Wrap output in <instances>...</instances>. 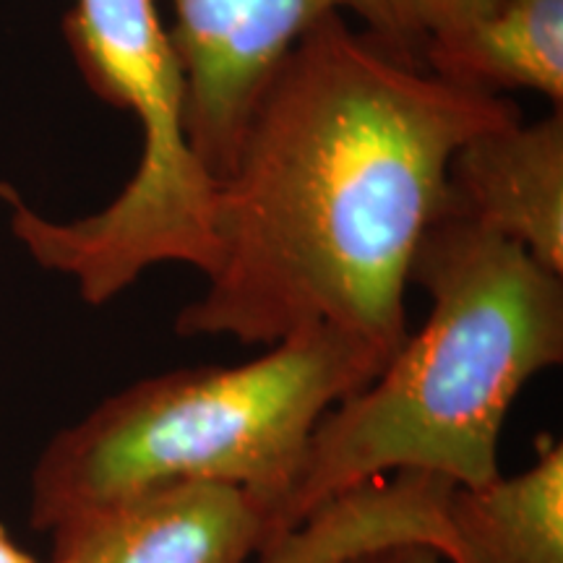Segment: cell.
I'll return each instance as SVG.
<instances>
[{"label": "cell", "mask_w": 563, "mask_h": 563, "mask_svg": "<svg viewBox=\"0 0 563 563\" xmlns=\"http://www.w3.org/2000/svg\"><path fill=\"white\" fill-rule=\"evenodd\" d=\"M517 118L506 97L439 79L342 13L319 21L269 74L217 178V258L175 332L272 347L334 327L397 355L452 157Z\"/></svg>", "instance_id": "obj_1"}, {"label": "cell", "mask_w": 563, "mask_h": 563, "mask_svg": "<svg viewBox=\"0 0 563 563\" xmlns=\"http://www.w3.org/2000/svg\"><path fill=\"white\" fill-rule=\"evenodd\" d=\"M410 282L431 298L428 321L373 382L323 415L266 543L376 477L485 485L501 475L506 412L530 378L563 361V277L446 209L422 235Z\"/></svg>", "instance_id": "obj_2"}, {"label": "cell", "mask_w": 563, "mask_h": 563, "mask_svg": "<svg viewBox=\"0 0 563 563\" xmlns=\"http://www.w3.org/2000/svg\"><path fill=\"white\" fill-rule=\"evenodd\" d=\"M389 361L368 340L311 327L243 365L141 378L47 443L32 473V525L58 543L150 490L222 483L249 490L269 530L323 415Z\"/></svg>", "instance_id": "obj_3"}, {"label": "cell", "mask_w": 563, "mask_h": 563, "mask_svg": "<svg viewBox=\"0 0 563 563\" xmlns=\"http://www.w3.org/2000/svg\"><path fill=\"white\" fill-rule=\"evenodd\" d=\"M66 40L100 100L136 115L141 157L115 201L76 222H51L11 186V230L45 269L68 274L81 298L102 306L157 264L211 272L214 186L183 125V76L157 0H76Z\"/></svg>", "instance_id": "obj_4"}, {"label": "cell", "mask_w": 563, "mask_h": 563, "mask_svg": "<svg viewBox=\"0 0 563 563\" xmlns=\"http://www.w3.org/2000/svg\"><path fill=\"white\" fill-rule=\"evenodd\" d=\"M167 26L183 76V125L211 178L235 157L253 100L319 21L352 13L399 58L422 66L394 0H170Z\"/></svg>", "instance_id": "obj_5"}, {"label": "cell", "mask_w": 563, "mask_h": 563, "mask_svg": "<svg viewBox=\"0 0 563 563\" xmlns=\"http://www.w3.org/2000/svg\"><path fill=\"white\" fill-rule=\"evenodd\" d=\"M446 209L509 238L563 277V112L496 125L449 165Z\"/></svg>", "instance_id": "obj_6"}, {"label": "cell", "mask_w": 563, "mask_h": 563, "mask_svg": "<svg viewBox=\"0 0 563 563\" xmlns=\"http://www.w3.org/2000/svg\"><path fill=\"white\" fill-rule=\"evenodd\" d=\"M264 543V509L249 490L175 483L58 540L55 555L84 553L91 563H249Z\"/></svg>", "instance_id": "obj_7"}, {"label": "cell", "mask_w": 563, "mask_h": 563, "mask_svg": "<svg viewBox=\"0 0 563 563\" xmlns=\"http://www.w3.org/2000/svg\"><path fill=\"white\" fill-rule=\"evenodd\" d=\"M422 68L443 81L498 95L530 89L563 108V0H490L481 13L433 34Z\"/></svg>", "instance_id": "obj_8"}, {"label": "cell", "mask_w": 563, "mask_h": 563, "mask_svg": "<svg viewBox=\"0 0 563 563\" xmlns=\"http://www.w3.org/2000/svg\"><path fill=\"white\" fill-rule=\"evenodd\" d=\"M449 563H563V446L551 435L525 473L446 493Z\"/></svg>", "instance_id": "obj_9"}, {"label": "cell", "mask_w": 563, "mask_h": 563, "mask_svg": "<svg viewBox=\"0 0 563 563\" xmlns=\"http://www.w3.org/2000/svg\"><path fill=\"white\" fill-rule=\"evenodd\" d=\"M488 3L490 0H394V9L399 13L407 40L412 42L418 58H422V45L433 34L464 24Z\"/></svg>", "instance_id": "obj_10"}, {"label": "cell", "mask_w": 563, "mask_h": 563, "mask_svg": "<svg viewBox=\"0 0 563 563\" xmlns=\"http://www.w3.org/2000/svg\"><path fill=\"white\" fill-rule=\"evenodd\" d=\"M336 563H441V555L428 545L405 543V545H382L361 551Z\"/></svg>", "instance_id": "obj_11"}, {"label": "cell", "mask_w": 563, "mask_h": 563, "mask_svg": "<svg viewBox=\"0 0 563 563\" xmlns=\"http://www.w3.org/2000/svg\"><path fill=\"white\" fill-rule=\"evenodd\" d=\"M0 563H37V561L30 559V555L21 551L9 534H5L3 527H0Z\"/></svg>", "instance_id": "obj_12"}, {"label": "cell", "mask_w": 563, "mask_h": 563, "mask_svg": "<svg viewBox=\"0 0 563 563\" xmlns=\"http://www.w3.org/2000/svg\"><path fill=\"white\" fill-rule=\"evenodd\" d=\"M53 563H91L84 553H60L55 555Z\"/></svg>", "instance_id": "obj_13"}]
</instances>
